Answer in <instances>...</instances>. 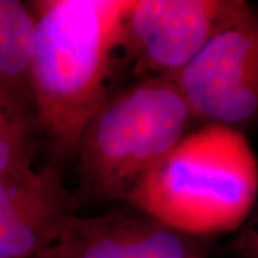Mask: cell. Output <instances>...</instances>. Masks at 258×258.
Returning a JSON list of instances; mask_svg holds the SVG:
<instances>
[{
    "instance_id": "6da1fadb",
    "label": "cell",
    "mask_w": 258,
    "mask_h": 258,
    "mask_svg": "<svg viewBox=\"0 0 258 258\" xmlns=\"http://www.w3.org/2000/svg\"><path fill=\"white\" fill-rule=\"evenodd\" d=\"M36 45L28 88L43 137L74 159L88 120L112 93L115 55L129 0H37Z\"/></svg>"
},
{
    "instance_id": "7a4b0ae2",
    "label": "cell",
    "mask_w": 258,
    "mask_h": 258,
    "mask_svg": "<svg viewBox=\"0 0 258 258\" xmlns=\"http://www.w3.org/2000/svg\"><path fill=\"white\" fill-rule=\"evenodd\" d=\"M258 197V158L240 129L188 132L125 203L181 235L241 228Z\"/></svg>"
},
{
    "instance_id": "3957f363",
    "label": "cell",
    "mask_w": 258,
    "mask_h": 258,
    "mask_svg": "<svg viewBox=\"0 0 258 258\" xmlns=\"http://www.w3.org/2000/svg\"><path fill=\"white\" fill-rule=\"evenodd\" d=\"M192 119L172 79L141 78L112 91L88 120L75 152L82 191L125 201L188 134Z\"/></svg>"
},
{
    "instance_id": "277c9868",
    "label": "cell",
    "mask_w": 258,
    "mask_h": 258,
    "mask_svg": "<svg viewBox=\"0 0 258 258\" xmlns=\"http://www.w3.org/2000/svg\"><path fill=\"white\" fill-rule=\"evenodd\" d=\"M252 10L241 0H129L122 50L142 78L174 79L217 33Z\"/></svg>"
},
{
    "instance_id": "5b68a950",
    "label": "cell",
    "mask_w": 258,
    "mask_h": 258,
    "mask_svg": "<svg viewBox=\"0 0 258 258\" xmlns=\"http://www.w3.org/2000/svg\"><path fill=\"white\" fill-rule=\"evenodd\" d=\"M194 119L232 126L258 118V15L221 30L172 79Z\"/></svg>"
},
{
    "instance_id": "8992f818",
    "label": "cell",
    "mask_w": 258,
    "mask_h": 258,
    "mask_svg": "<svg viewBox=\"0 0 258 258\" xmlns=\"http://www.w3.org/2000/svg\"><path fill=\"white\" fill-rule=\"evenodd\" d=\"M76 214L55 165L0 175V258H39Z\"/></svg>"
},
{
    "instance_id": "52a82bcc",
    "label": "cell",
    "mask_w": 258,
    "mask_h": 258,
    "mask_svg": "<svg viewBox=\"0 0 258 258\" xmlns=\"http://www.w3.org/2000/svg\"><path fill=\"white\" fill-rule=\"evenodd\" d=\"M185 235L132 207L102 215L76 214L39 258H191Z\"/></svg>"
},
{
    "instance_id": "ba28073f",
    "label": "cell",
    "mask_w": 258,
    "mask_h": 258,
    "mask_svg": "<svg viewBox=\"0 0 258 258\" xmlns=\"http://www.w3.org/2000/svg\"><path fill=\"white\" fill-rule=\"evenodd\" d=\"M40 137L43 134L29 89L0 76V175L33 169Z\"/></svg>"
},
{
    "instance_id": "9c48e42d",
    "label": "cell",
    "mask_w": 258,
    "mask_h": 258,
    "mask_svg": "<svg viewBox=\"0 0 258 258\" xmlns=\"http://www.w3.org/2000/svg\"><path fill=\"white\" fill-rule=\"evenodd\" d=\"M35 45L36 18L30 5L0 0V76L28 88Z\"/></svg>"
},
{
    "instance_id": "30bf717a",
    "label": "cell",
    "mask_w": 258,
    "mask_h": 258,
    "mask_svg": "<svg viewBox=\"0 0 258 258\" xmlns=\"http://www.w3.org/2000/svg\"><path fill=\"white\" fill-rule=\"evenodd\" d=\"M234 248L241 258H258V237L240 234L234 242Z\"/></svg>"
},
{
    "instance_id": "8fae6325",
    "label": "cell",
    "mask_w": 258,
    "mask_h": 258,
    "mask_svg": "<svg viewBox=\"0 0 258 258\" xmlns=\"http://www.w3.org/2000/svg\"><path fill=\"white\" fill-rule=\"evenodd\" d=\"M241 234H244V235H249V237H258V215L252 220V221L249 222L248 225L242 230Z\"/></svg>"
},
{
    "instance_id": "7c38bea8",
    "label": "cell",
    "mask_w": 258,
    "mask_h": 258,
    "mask_svg": "<svg viewBox=\"0 0 258 258\" xmlns=\"http://www.w3.org/2000/svg\"><path fill=\"white\" fill-rule=\"evenodd\" d=\"M191 258H198V257H195V255H194V257H191Z\"/></svg>"
}]
</instances>
